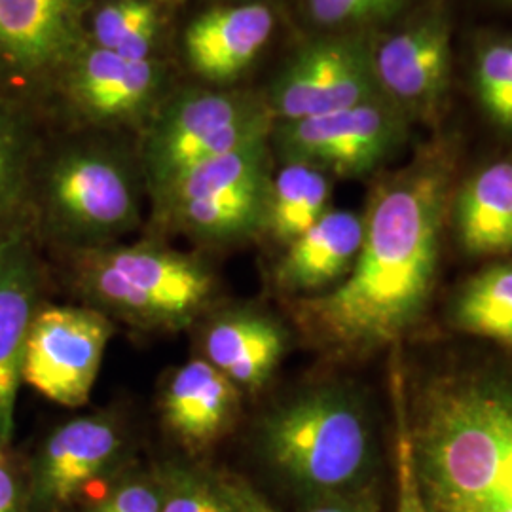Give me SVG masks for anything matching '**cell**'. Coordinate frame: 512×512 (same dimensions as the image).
Instances as JSON below:
<instances>
[{"instance_id":"obj_18","label":"cell","mask_w":512,"mask_h":512,"mask_svg":"<svg viewBox=\"0 0 512 512\" xmlns=\"http://www.w3.org/2000/svg\"><path fill=\"white\" fill-rule=\"evenodd\" d=\"M238 404V387L202 357L171 376L162 395V416L186 448L203 450L228 431Z\"/></svg>"},{"instance_id":"obj_9","label":"cell","mask_w":512,"mask_h":512,"mask_svg":"<svg viewBox=\"0 0 512 512\" xmlns=\"http://www.w3.org/2000/svg\"><path fill=\"white\" fill-rule=\"evenodd\" d=\"M403 137L404 114L384 97L315 118L279 122L274 131L283 162H302L338 177L374 171Z\"/></svg>"},{"instance_id":"obj_22","label":"cell","mask_w":512,"mask_h":512,"mask_svg":"<svg viewBox=\"0 0 512 512\" xmlns=\"http://www.w3.org/2000/svg\"><path fill=\"white\" fill-rule=\"evenodd\" d=\"M452 321L463 332L512 349V262L467 281L454 300Z\"/></svg>"},{"instance_id":"obj_23","label":"cell","mask_w":512,"mask_h":512,"mask_svg":"<svg viewBox=\"0 0 512 512\" xmlns=\"http://www.w3.org/2000/svg\"><path fill=\"white\" fill-rule=\"evenodd\" d=\"M162 29L154 0H107L93 8L90 37L93 46L128 59H152Z\"/></svg>"},{"instance_id":"obj_8","label":"cell","mask_w":512,"mask_h":512,"mask_svg":"<svg viewBox=\"0 0 512 512\" xmlns=\"http://www.w3.org/2000/svg\"><path fill=\"white\" fill-rule=\"evenodd\" d=\"M110 336L109 315L90 306L37 311L25 340L21 380L61 406H84L90 401Z\"/></svg>"},{"instance_id":"obj_11","label":"cell","mask_w":512,"mask_h":512,"mask_svg":"<svg viewBox=\"0 0 512 512\" xmlns=\"http://www.w3.org/2000/svg\"><path fill=\"white\" fill-rule=\"evenodd\" d=\"M380 95L403 114L435 116L450 82V29L431 14L370 46Z\"/></svg>"},{"instance_id":"obj_25","label":"cell","mask_w":512,"mask_h":512,"mask_svg":"<svg viewBox=\"0 0 512 512\" xmlns=\"http://www.w3.org/2000/svg\"><path fill=\"white\" fill-rule=\"evenodd\" d=\"M475 88L482 109L495 124L512 129V40H495L480 48Z\"/></svg>"},{"instance_id":"obj_20","label":"cell","mask_w":512,"mask_h":512,"mask_svg":"<svg viewBox=\"0 0 512 512\" xmlns=\"http://www.w3.org/2000/svg\"><path fill=\"white\" fill-rule=\"evenodd\" d=\"M461 247L476 256L512 253V160L478 169L456 198Z\"/></svg>"},{"instance_id":"obj_28","label":"cell","mask_w":512,"mask_h":512,"mask_svg":"<svg viewBox=\"0 0 512 512\" xmlns=\"http://www.w3.org/2000/svg\"><path fill=\"white\" fill-rule=\"evenodd\" d=\"M395 397H397V406H395L397 439H395V509L393 512H427L418 490L416 473H414L404 391L395 389Z\"/></svg>"},{"instance_id":"obj_27","label":"cell","mask_w":512,"mask_h":512,"mask_svg":"<svg viewBox=\"0 0 512 512\" xmlns=\"http://www.w3.org/2000/svg\"><path fill=\"white\" fill-rule=\"evenodd\" d=\"M408 0H306L308 16L321 27H355L393 16Z\"/></svg>"},{"instance_id":"obj_7","label":"cell","mask_w":512,"mask_h":512,"mask_svg":"<svg viewBox=\"0 0 512 512\" xmlns=\"http://www.w3.org/2000/svg\"><path fill=\"white\" fill-rule=\"evenodd\" d=\"M57 232L80 251L105 247L139 222V192L128 162L109 148L65 152L48 177Z\"/></svg>"},{"instance_id":"obj_19","label":"cell","mask_w":512,"mask_h":512,"mask_svg":"<svg viewBox=\"0 0 512 512\" xmlns=\"http://www.w3.org/2000/svg\"><path fill=\"white\" fill-rule=\"evenodd\" d=\"M287 351V332L258 311H226L203 332V359L239 391H256L274 376Z\"/></svg>"},{"instance_id":"obj_30","label":"cell","mask_w":512,"mask_h":512,"mask_svg":"<svg viewBox=\"0 0 512 512\" xmlns=\"http://www.w3.org/2000/svg\"><path fill=\"white\" fill-rule=\"evenodd\" d=\"M228 488L234 495L241 512H287L274 507L262 495L251 488L247 482L239 480L236 476H226ZM298 512H380L376 499H353V501H338V503H325V505H311Z\"/></svg>"},{"instance_id":"obj_2","label":"cell","mask_w":512,"mask_h":512,"mask_svg":"<svg viewBox=\"0 0 512 512\" xmlns=\"http://www.w3.org/2000/svg\"><path fill=\"white\" fill-rule=\"evenodd\" d=\"M406 420L427 512H512V368L439 374Z\"/></svg>"},{"instance_id":"obj_26","label":"cell","mask_w":512,"mask_h":512,"mask_svg":"<svg viewBox=\"0 0 512 512\" xmlns=\"http://www.w3.org/2000/svg\"><path fill=\"white\" fill-rule=\"evenodd\" d=\"M27 171V143L18 124L0 112V217L18 203Z\"/></svg>"},{"instance_id":"obj_10","label":"cell","mask_w":512,"mask_h":512,"mask_svg":"<svg viewBox=\"0 0 512 512\" xmlns=\"http://www.w3.org/2000/svg\"><path fill=\"white\" fill-rule=\"evenodd\" d=\"M382 97L370 46L359 37L319 38L304 46L275 80L270 114L277 122H296L351 109Z\"/></svg>"},{"instance_id":"obj_21","label":"cell","mask_w":512,"mask_h":512,"mask_svg":"<svg viewBox=\"0 0 512 512\" xmlns=\"http://www.w3.org/2000/svg\"><path fill=\"white\" fill-rule=\"evenodd\" d=\"M330 196L332 184L325 171L285 162L270 181L264 232L287 247L329 211Z\"/></svg>"},{"instance_id":"obj_1","label":"cell","mask_w":512,"mask_h":512,"mask_svg":"<svg viewBox=\"0 0 512 512\" xmlns=\"http://www.w3.org/2000/svg\"><path fill=\"white\" fill-rule=\"evenodd\" d=\"M448 196L450 173L437 158L380 183L349 274L327 293L294 300V321L311 348L357 361L395 346L420 321L437 279Z\"/></svg>"},{"instance_id":"obj_29","label":"cell","mask_w":512,"mask_h":512,"mask_svg":"<svg viewBox=\"0 0 512 512\" xmlns=\"http://www.w3.org/2000/svg\"><path fill=\"white\" fill-rule=\"evenodd\" d=\"M162 482L150 478H133L112 490L92 512H162Z\"/></svg>"},{"instance_id":"obj_24","label":"cell","mask_w":512,"mask_h":512,"mask_svg":"<svg viewBox=\"0 0 512 512\" xmlns=\"http://www.w3.org/2000/svg\"><path fill=\"white\" fill-rule=\"evenodd\" d=\"M162 512H241L226 476L171 465L160 476Z\"/></svg>"},{"instance_id":"obj_14","label":"cell","mask_w":512,"mask_h":512,"mask_svg":"<svg viewBox=\"0 0 512 512\" xmlns=\"http://www.w3.org/2000/svg\"><path fill=\"white\" fill-rule=\"evenodd\" d=\"M274 25V12L264 2L209 8L184 31L186 61L207 82H234L266 48Z\"/></svg>"},{"instance_id":"obj_6","label":"cell","mask_w":512,"mask_h":512,"mask_svg":"<svg viewBox=\"0 0 512 512\" xmlns=\"http://www.w3.org/2000/svg\"><path fill=\"white\" fill-rule=\"evenodd\" d=\"M272 122L268 105L239 93L192 90L173 97L143 143V167L154 200L194 165L270 137Z\"/></svg>"},{"instance_id":"obj_5","label":"cell","mask_w":512,"mask_h":512,"mask_svg":"<svg viewBox=\"0 0 512 512\" xmlns=\"http://www.w3.org/2000/svg\"><path fill=\"white\" fill-rule=\"evenodd\" d=\"M268 137L194 165L156 198L175 230L205 245H234L264 232L270 194Z\"/></svg>"},{"instance_id":"obj_15","label":"cell","mask_w":512,"mask_h":512,"mask_svg":"<svg viewBox=\"0 0 512 512\" xmlns=\"http://www.w3.org/2000/svg\"><path fill=\"white\" fill-rule=\"evenodd\" d=\"M37 260L23 239H0V448L14 433L25 340L35 319Z\"/></svg>"},{"instance_id":"obj_4","label":"cell","mask_w":512,"mask_h":512,"mask_svg":"<svg viewBox=\"0 0 512 512\" xmlns=\"http://www.w3.org/2000/svg\"><path fill=\"white\" fill-rule=\"evenodd\" d=\"M76 260V283L93 308L141 329H183L217 293L200 258L160 245H105Z\"/></svg>"},{"instance_id":"obj_3","label":"cell","mask_w":512,"mask_h":512,"mask_svg":"<svg viewBox=\"0 0 512 512\" xmlns=\"http://www.w3.org/2000/svg\"><path fill=\"white\" fill-rule=\"evenodd\" d=\"M256 450L304 507L376 499L378 442L365 401L348 385H313L268 410Z\"/></svg>"},{"instance_id":"obj_17","label":"cell","mask_w":512,"mask_h":512,"mask_svg":"<svg viewBox=\"0 0 512 512\" xmlns=\"http://www.w3.org/2000/svg\"><path fill=\"white\" fill-rule=\"evenodd\" d=\"M363 234V215L329 209L310 230L287 245L275 268L277 289L300 298L327 293L353 268Z\"/></svg>"},{"instance_id":"obj_13","label":"cell","mask_w":512,"mask_h":512,"mask_svg":"<svg viewBox=\"0 0 512 512\" xmlns=\"http://www.w3.org/2000/svg\"><path fill=\"white\" fill-rule=\"evenodd\" d=\"M122 433L109 416H86L63 423L44 442L35 469L33 494L44 509L67 507L93 478L120 456Z\"/></svg>"},{"instance_id":"obj_16","label":"cell","mask_w":512,"mask_h":512,"mask_svg":"<svg viewBox=\"0 0 512 512\" xmlns=\"http://www.w3.org/2000/svg\"><path fill=\"white\" fill-rule=\"evenodd\" d=\"M71 93L97 122L131 120L145 112L162 84L154 59H128L86 44L69 65Z\"/></svg>"},{"instance_id":"obj_31","label":"cell","mask_w":512,"mask_h":512,"mask_svg":"<svg viewBox=\"0 0 512 512\" xmlns=\"http://www.w3.org/2000/svg\"><path fill=\"white\" fill-rule=\"evenodd\" d=\"M19 488L6 448H0V512H18Z\"/></svg>"},{"instance_id":"obj_12","label":"cell","mask_w":512,"mask_h":512,"mask_svg":"<svg viewBox=\"0 0 512 512\" xmlns=\"http://www.w3.org/2000/svg\"><path fill=\"white\" fill-rule=\"evenodd\" d=\"M92 12L93 0H0V59L21 73L69 67Z\"/></svg>"}]
</instances>
